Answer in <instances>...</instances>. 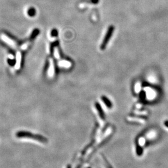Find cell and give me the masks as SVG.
Returning <instances> with one entry per match:
<instances>
[{"label":"cell","instance_id":"cell-1","mask_svg":"<svg viewBox=\"0 0 168 168\" xmlns=\"http://www.w3.org/2000/svg\"><path fill=\"white\" fill-rule=\"evenodd\" d=\"M16 136L18 138H29L38 141L40 143H45L48 141L46 138L39 134H35L26 131H19L16 133Z\"/></svg>","mask_w":168,"mask_h":168},{"label":"cell","instance_id":"cell-2","mask_svg":"<svg viewBox=\"0 0 168 168\" xmlns=\"http://www.w3.org/2000/svg\"><path fill=\"white\" fill-rule=\"evenodd\" d=\"M114 30V26H110L109 29H108V31L107 32V33L105 37V38H104V39L103 42L102 44L101 47H100V49H101V50L105 49V48L106 46L107 45V44H108V42L109 41L110 38H111L112 35H113Z\"/></svg>","mask_w":168,"mask_h":168},{"label":"cell","instance_id":"cell-3","mask_svg":"<svg viewBox=\"0 0 168 168\" xmlns=\"http://www.w3.org/2000/svg\"><path fill=\"white\" fill-rule=\"evenodd\" d=\"M2 39H3V40L5 41V42L7 43L8 44L10 45H11L12 47H16V44H15L13 42V41L12 39H10L8 37L5 36H2Z\"/></svg>","mask_w":168,"mask_h":168},{"label":"cell","instance_id":"cell-4","mask_svg":"<svg viewBox=\"0 0 168 168\" xmlns=\"http://www.w3.org/2000/svg\"><path fill=\"white\" fill-rule=\"evenodd\" d=\"M21 62V55L20 53H18L17 55L16 64V68L17 69H19L20 68Z\"/></svg>","mask_w":168,"mask_h":168},{"label":"cell","instance_id":"cell-5","mask_svg":"<svg viewBox=\"0 0 168 168\" xmlns=\"http://www.w3.org/2000/svg\"><path fill=\"white\" fill-rule=\"evenodd\" d=\"M36 14V10L35 8H33V7H31V8H29L27 10V14L29 17H34Z\"/></svg>","mask_w":168,"mask_h":168},{"label":"cell","instance_id":"cell-6","mask_svg":"<svg viewBox=\"0 0 168 168\" xmlns=\"http://www.w3.org/2000/svg\"><path fill=\"white\" fill-rule=\"evenodd\" d=\"M96 108L97 109V110L99 113V114L100 115V116L102 118H104V113H103V111L102 110V108L100 107V105L98 103H96Z\"/></svg>","mask_w":168,"mask_h":168},{"label":"cell","instance_id":"cell-7","mask_svg":"<svg viewBox=\"0 0 168 168\" xmlns=\"http://www.w3.org/2000/svg\"><path fill=\"white\" fill-rule=\"evenodd\" d=\"M102 99H103L104 103L106 104V105L108 107V108H111L112 106V104L110 102V100L108 99L107 98H106L105 97L103 96L102 97Z\"/></svg>","mask_w":168,"mask_h":168},{"label":"cell","instance_id":"cell-8","mask_svg":"<svg viewBox=\"0 0 168 168\" xmlns=\"http://www.w3.org/2000/svg\"><path fill=\"white\" fill-rule=\"evenodd\" d=\"M39 30L38 29H35L34 31H33V32L32 33V34L31 35V39H34L36 37L38 36V35L39 34Z\"/></svg>","mask_w":168,"mask_h":168},{"label":"cell","instance_id":"cell-9","mask_svg":"<svg viewBox=\"0 0 168 168\" xmlns=\"http://www.w3.org/2000/svg\"><path fill=\"white\" fill-rule=\"evenodd\" d=\"M51 60V65H50V70H49V75L52 76L54 74V65L53 62H52Z\"/></svg>","mask_w":168,"mask_h":168},{"label":"cell","instance_id":"cell-10","mask_svg":"<svg viewBox=\"0 0 168 168\" xmlns=\"http://www.w3.org/2000/svg\"><path fill=\"white\" fill-rule=\"evenodd\" d=\"M8 62L10 66H14L16 64V61L14 60V59H12L11 58L8 59Z\"/></svg>","mask_w":168,"mask_h":168},{"label":"cell","instance_id":"cell-11","mask_svg":"<svg viewBox=\"0 0 168 168\" xmlns=\"http://www.w3.org/2000/svg\"><path fill=\"white\" fill-rule=\"evenodd\" d=\"M51 36H53V37H56V36H57L58 35V32H57V29H53V30L51 31Z\"/></svg>","mask_w":168,"mask_h":168},{"label":"cell","instance_id":"cell-12","mask_svg":"<svg viewBox=\"0 0 168 168\" xmlns=\"http://www.w3.org/2000/svg\"><path fill=\"white\" fill-rule=\"evenodd\" d=\"M68 64H70V63L66 62V61H62L61 62H60V63H59V65H60L61 66H65V67L68 66Z\"/></svg>","mask_w":168,"mask_h":168},{"label":"cell","instance_id":"cell-13","mask_svg":"<svg viewBox=\"0 0 168 168\" xmlns=\"http://www.w3.org/2000/svg\"><path fill=\"white\" fill-rule=\"evenodd\" d=\"M67 168H71V167H70V166L68 165V167H67Z\"/></svg>","mask_w":168,"mask_h":168},{"label":"cell","instance_id":"cell-14","mask_svg":"<svg viewBox=\"0 0 168 168\" xmlns=\"http://www.w3.org/2000/svg\"><path fill=\"white\" fill-rule=\"evenodd\" d=\"M109 168H111V167H110H110H109Z\"/></svg>","mask_w":168,"mask_h":168}]
</instances>
